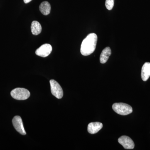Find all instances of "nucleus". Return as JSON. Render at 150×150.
Masks as SVG:
<instances>
[{
    "instance_id": "obj_3",
    "label": "nucleus",
    "mask_w": 150,
    "mask_h": 150,
    "mask_svg": "<svg viewBox=\"0 0 150 150\" xmlns=\"http://www.w3.org/2000/svg\"><path fill=\"white\" fill-rule=\"evenodd\" d=\"M11 96L18 100H25L30 96V93L26 89L17 88L13 90L11 92Z\"/></svg>"
},
{
    "instance_id": "obj_14",
    "label": "nucleus",
    "mask_w": 150,
    "mask_h": 150,
    "mask_svg": "<svg viewBox=\"0 0 150 150\" xmlns=\"http://www.w3.org/2000/svg\"><path fill=\"white\" fill-rule=\"evenodd\" d=\"M24 1V2L25 4H28V3L30 2L32 0H23Z\"/></svg>"
},
{
    "instance_id": "obj_6",
    "label": "nucleus",
    "mask_w": 150,
    "mask_h": 150,
    "mask_svg": "<svg viewBox=\"0 0 150 150\" xmlns=\"http://www.w3.org/2000/svg\"><path fill=\"white\" fill-rule=\"evenodd\" d=\"M14 127L18 133L23 135H26V133L23 127L22 120L20 116L17 115L15 116L12 120Z\"/></svg>"
},
{
    "instance_id": "obj_9",
    "label": "nucleus",
    "mask_w": 150,
    "mask_h": 150,
    "mask_svg": "<svg viewBox=\"0 0 150 150\" xmlns=\"http://www.w3.org/2000/svg\"><path fill=\"white\" fill-rule=\"evenodd\" d=\"M141 76L144 81H146L150 76V63L146 62L142 68Z\"/></svg>"
},
{
    "instance_id": "obj_13",
    "label": "nucleus",
    "mask_w": 150,
    "mask_h": 150,
    "mask_svg": "<svg viewBox=\"0 0 150 150\" xmlns=\"http://www.w3.org/2000/svg\"><path fill=\"white\" fill-rule=\"evenodd\" d=\"M114 0H106L105 3V7L108 10H111L114 6Z\"/></svg>"
},
{
    "instance_id": "obj_1",
    "label": "nucleus",
    "mask_w": 150,
    "mask_h": 150,
    "mask_svg": "<svg viewBox=\"0 0 150 150\" xmlns=\"http://www.w3.org/2000/svg\"><path fill=\"white\" fill-rule=\"evenodd\" d=\"M97 35L94 33L88 34L83 40L81 47V53L84 56H88L93 53L96 48Z\"/></svg>"
},
{
    "instance_id": "obj_10",
    "label": "nucleus",
    "mask_w": 150,
    "mask_h": 150,
    "mask_svg": "<svg viewBox=\"0 0 150 150\" xmlns=\"http://www.w3.org/2000/svg\"><path fill=\"white\" fill-rule=\"evenodd\" d=\"M111 54V50L110 47H108L105 48L100 57V61L101 64H105L107 62L109 57Z\"/></svg>"
},
{
    "instance_id": "obj_2",
    "label": "nucleus",
    "mask_w": 150,
    "mask_h": 150,
    "mask_svg": "<svg viewBox=\"0 0 150 150\" xmlns=\"http://www.w3.org/2000/svg\"><path fill=\"white\" fill-rule=\"evenodd\" d=\"M112 108L115 112L121 115H129L133 112V108L131 106L122 103H114L112 105Z\"/></svg>"
},
{
    "instance_id": "obj_12",
    "label": "nucleus",
    "mask_w": 150,
    "mask_h": 150,
    "mask_svg": "<svg viewBox=\"0 0 150 150\" xmlns=\"http://www.w3.org/2000/svg\"><path fill=\"white\" fill-rule=\"evenodd\" d=\"M31 30L33 35H38L42 31L41 25L38 21H33L31 25Z\"/></svg>"
},
{
    "instance_id": "obj_7",
    "label": "nucleus",
    "mask_w": 150,
    "mask_h": 150,
    "mask_svg": "<svg viewBox=\"0 0 150 150\" xmlns=\"http://www.w3.org/2000/svg\"><path fill=\"white\" fill-rule=\"evenodd\" d=\"M118 142L126 149H133L135 144L133 140L127 136H123L118 139Z\"/></svg>"
},
{
    "instance_id": "obj_8",
    "label": "nucleus",
    "mask_w": 150,
    "mask_h": 150,
    "mask_svg": "<svg viewBox=\"0 0 150 150\" xmlns=\"http://www.w3.org/2000/svg\"><path fill=\"white\" fill-rule=\"evenodd\" d=\"M103 125L100 122H92L90 123L88 126V131L90 134H96L101 130L103 128Z\"/></svg>"
},
{
    "instance_id": "obj_5",
    "label": "nucleus",
    "mask_w": 150,
    "mask_h": 150,
    "mask_svg": "<svg viewBox=\"0 0 150 150\" xmlns=\"http://www.w3.org/2000/svg\"><path fill=\"white\" fill-rule=\"evenodd\" d=\"M52 51V47L50 44L46 43L43 44L35 51L37 56L42 57H46L49 56Z\"/></svg>"
},
{
    "instance_id": "obj_4",
    "label": "nucleus",
    "mask_w": 150,
    "mask_h": 150,
    "mask_svg": "<svg viewBox=\"0 0 150 150\" xmlns=\"http://www.w3.org/2000/svg\"><path fill=\"white\" fill-rule=\"evenodd\" d=\"M51 93L58 99H61L64 95L63 89L60 84L54 80L50 81Z\"/></svg>"
},
{
    "instance_id": "obj_11",
    "label": "nucleus",
    "mask_w": 150,
    "mask_h": 150,
    "mask_svg": "<svg viewBox=\"0 0 150 150\" xmlns=\"http://www.w3.org/2000/svg\"><path fill=\"white\" fill-rule=\"evenodd\" d=\"M51 5L48 1L43 2L39 6L40 12L44 15H48L51 12Z\"/></svg>"
}]
</instances>
